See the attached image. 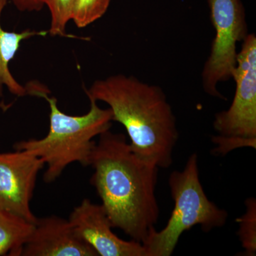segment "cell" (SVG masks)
<instances>
[{"label":"cell","instance_id":"obj_1","mask_svg":"<svg viewBox=\"0 0 256 256\" xmlns=\"http://www.w3.org/2000/svg\"><path fill=\"white\" fill-rule=\"evenodd\" d=\"M89 166L94 170L90 182L112 228L142 244L159 220V166L136 154L124 134L110 130L99 136Z\"/></svg>","mask_w":256,"mask_h":256},{"label":"cell","instance_id":"obj_2","mask_svg":"<svg viewBox=\"0 0 256 256\" xmlns=\"http://www.w3.org/2000/svg\"><path fill=\"white\" fill-rule=\"evenodd\" d=\"M85 92L88 98L109 106L112 121L126 130L136 154L160 168L171 166L178 132L162 88L117 74L96 80Z\"/></svg>","mask_w":256,"mask_h":256},{"label":"cell","instance_id":"obj_3","mask_svg":"<svg viewBox=\"0 0 256 256\" xmlns=\"http://www.w3.org/2000/svg\"><path fill=\"white\" fill-rule=\"evenodd\" d=\"M28 95L45 99L50 108V130L44 138L28 139L15 143L13 148L28 151L41 158L47 168L44 180L52 183L60 178L69 165L78 162L89 166L94 138L110 130L112 114L109 108H102L97 101L90 100V110L82 116H70L62 112L57 99L48 96V88L37 82L26 85Z\"/></svg>","mask_w":256,"mask_h":256},{"label":"cell","instance_id":"obj_4","mask_svg":"<svg viewBox=\"0 0 256 256\" xmlns=\"http://www.w3.org/2000/svg\"><path fill=\"white\" fill-rule=\"evenodd\" d=\"M168 184L174 206L166 226L154 229L143 242L146 256H170L180 237L186 230L200 226L204 232L223 227L228 214L210 201L200 178L198 156H188L181 171L170 174Z\"/></svg>","mask_w":256,"mask_h":256},{"label":"cell","instance_id":"obj_5","mask_svg":"<svg viewBox=\"0 0 256 256\" xmlns=\"http://www.w3.org/2000/svg\"><path fill=\"white\" fill-rule=\"evenodd\" d=\"M236 92L232 105L218 112L212 138L215 152L226 156L240 148H256V36L248 34L237 55L233 77Z\"/></svg>","mask_w":256,"mask_h":256},{"label":"cell","instance_id":"obj_6","mask_svg":"<svg viewBox=\"0 0 256 256\" xmlns=\"http://www.w3.org/2000/svg\"><path fill=\"white\" fill-rule=\"evenodd\" d=\"M206 1L215 36L202 70V86L208 95L224 99L216 87L233 77L238 55L237 43L248 34L245 9L242 0Z\"/></svg>","mask_w":256,"mask_h":256},{"label":"cell","instance_id":"obj_7","mask_svg":"<svg viewBox=\"0 0 256 256\" xmlns=\"http://www.w3.org/2000/svg\"><path fill=\"white\" fill-rule=\"evenodd\" d=\"M44 166L43 160L28 151L0 152V208L35 224L31 201L37 176Z\"/></svg>","mask_w":256,"mask_h":256},{"label":"cell","instance_id":"obj_8","mask_svg":"<svg viewBox=\"0 0 256 256\" xmlns=\"http://www.w3.org/2000/svg\"><path fill=\"white\" fill-rule=\"evenodd\" d=\"M69 222L79 237L95 250L98 256H146L141 242L119 238L102 204L88 198L74 208Z\"/></svg>","mask_w":256,"mask_h":256},{"label":"cell","instance_id":"obj_9","mask_svg":"<svg viewBox=\"0 0 256 256\" xmlns=\"http://www.w3.org/2000/svg\"><path fill=\"white\" fill-rule=\"evenodd\" d=\"M21 256H98L76 233L68 220L57 216L37 218Z\"/></svg>","mask_w":256,"mask_h":256},{"label":"cell","instance_id":"obj_10","mask_svg":"<svg viewBox=\"0 0 256 256\" xmlns=\"http://www.w3.org/2000/svg\"><path fill=\"white\" fill-rule=\"evenodd\" d=\"M8 3L6 0H0V98L3 96L4 87L12 95L24 97L28 95L26 88L13 76L10 72L9 64L20 50L22 42L34 36H45L48 32H37L30 28L20 32L6 31L2 26L1 18Z\"/></svg>","mask_w":256,"mask_h":256},{"label":"cell","instance_id":"obj_11","mask_svg":"<svg viewBox=\"0 0 256 256\" xmlns=\"http://www.w3.org/2000/svg\"><path fill=\"white\" fill-rule=\"evenodd\" d=\"M34 224L0 208V256H21Z\"/></svg>","mask_w":256,"mask_h":256},{"label":"cell","instance_id":"obj_12","mask_svg":"<svg viewBox=\"0 0 256 256\" xmlns=\"http://www.w3.org/2000/svg\"><path fill=\"white\" fill-rule=\"evenodd\" d=\"M246 212L236 218L239 228L237 235L245 256L256 255V200L254 197L245 202Z\"/></svg>","mask_w":256,"mask_h":256},{"label":"cell","instance_id":"obj_13","mask_svg":"<svg viewBox=\"0 0 256 256\" xmlns=\"http://www.w3.org/2000/svg\"><path fill=\"white\" fill-rule=\"evenodd\" d=\"M111 0H75L72 20L78 28H85L106 14Z\"/></svg>","mask_w":256,"mask_h":256},{"label":"cell","instance_id":"obj_14","mask_svg":"<svg viewBox=\"0 0 256 256\" xmlns=\"http://www.w3.org/2000/svg\"><path fill=\"white\" fill-rule=\"evenodd\" d=\"M50 10V24L48 33L52 36H70L66 34V26L72 20L75 0H42Z\"/></svg>","mask_w":256,"mask_h":256},{"label":"cell","instance_id":"obj_15","mask_svg":"<svg viewBox=\"0 0 256 256\" xmlns=\"http://www.w3.org/2000/svg\"><path fill=\"white\" fill-rule=\"evenodd\" d=\"M8 2L12 3L20 12H40L43 9L44 4L42 0H6Z\"/></svg>","mask_w":256,"mask_h":256}]
</instances>
